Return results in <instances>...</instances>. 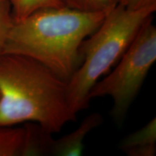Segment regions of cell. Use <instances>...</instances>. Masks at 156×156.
<instances>
[{"label": "cell", "instance_id": "cell-4", "mask_svg": "<svg viewBox=\"0 0 156 156\" xmlns=\"http://www.w3.org/2000/svg\"><path fill=\"white\" fill-rule=\"evenodd\" d=\"M156 60V27L153 17L144 23L116 67L100 79L90 92V99L110 97V114L122 125Z\"/></svg>", "mask_w": 156, "mask_h": 156}, {"label": "cell", "instance_id": "cell-9", "mask_svg": "<svg viewBox=\"0 0 156 156\" xmlns=\"http://www.w3.org/2000/svg\"><path fill=\"white\" fill-rule=\"evenodd\" d=\"M62 7L87 12L110 11L114 6L113 0H57Z\"/></svg>", "mask_w": 156, "mask_h": 156}, {"label": "cell", "instance_id": "cell-12", "mask_svg": "<svg viewBox=\"0 0 156 156\" xmlns=\"http://www.w3.org/2000/svg\"><path fill=\"white\" fill-rule=\"evenodd\" d=\"M113 2L115 3V5H117V0H113Z\"/></svg>", "mask_w": 156, "mask_h": 156}, {"label": "cell", "instance_id": "cell-2", "mask_svg": "<svg viewBox=\"0 0 156 156\" xmlns=\"http://www.w3.org/2000/svg\"><path fill=\"white\" fill-rule=\"evenodd\" d=\"M107 12L64 7L40 9L14 21L3 53L34 58L67 82L82 63V44L100 26Z\"/></svg>", "mask_w": 156, "mask_h": 156}, {"label": "cell", "instance_id": "cell-6", "mask_svg": "<svg viewBox=\"0 0 156 156\" xmlns=\"http://www.w3.org/2000/svg\"><path fill=\"white\" fill-rule=\"evenodd\" d=\"M103 122V117L99 113L90 114L80 123L73 132L58 139L51 138L48 148V155L80 156L83 153L87 136L97 128Z\"/></svg>", "mask_w": 156, "mask_h": 156}, {"label": "cell", "instance_id": "cell-1", "mask_svg": "<svg viewBox=\"0 0 156 156\" xmlns=\"http://www.w3.org/2000/svg\"><path fill=\"white\" fill-rule=\"evenodd\" d=\"M67 82L27 56L0 55V126L36 123L51 134L76 120Z\"/></svg>", "mask_w": 156, "mask_h": 156}, {"label": "cell", "instance_id": "cell-10", "mask_svg": "<svg viewBox=\"0 0 156 156\" xmlns=\"http://www.w3.org/2000/svg\"><path fill=\"white\" fill-rule=\"evenodd\" d=\"M14 21L10 0H0V55L5 50Z\"/></svg>", "mask_w": 156, "mask_h": 156}, {"label": "cell", "instance_id": "cell-8", "mask_svg": "<svg viewBox=\"0 0 156 156\" xmlns=\"http://www.w3.org/2000/svg\"><path fill=\"white\" fill-rule=\"evenodd\" d=\"M15 20H19L40 9L62 7L57 0H10Z\"/></svg>", "mask_w": 156, "mask_h": 156}, {"label": "cell", "instance_id": "cell-5", "mask_svg": "<svg viewBox=\"0 0 156 156\" xmlns=\"http://www.w3.org/2000/svg\"><path fill=\"white\" fill-rule=\"evenodd\" d=\"M42 144L43 129L36 123L0 126V156L41 155Z\"/></svg>", "mask_w": 156, "mask_h": 156}, {"label": "cell", "instance_id": "cell-7", "mask_svg": "<svg viewBox=\"0 0 156 156\" xmlns=\"http://www.w3.org/2000/svg\"><path fill=\"white\" fill-rule=\"evenodd\" d=\"M119 148L129 156H155L156 119H152L141 129L124 138Z\"/></svg>", "mask_w": 156, "mask_h": 156}, {"label": "cell", "instance_id": "cell-3", "mask_svg": "<svg viewBox=\"0 0 156 156\" xmlns=\"http://www.w3.org/2000/svg\"><path fill=\"white\" fill-rule=\"evenodd\" d=\"M155 10L156 7L132 10L116 5L83 42L82 63L67 82L68 104L74 114L87 108L92 87L118 62Z\"/></svg>", "mask_w": 156, "mask_h": 156}, {"label": "cell", "instance_id": "cell-11", "mask_svg": "<svg viewBox=\"0 0 156 156\" xmlns=\"http://www.w3.org/2000/svg\"><path fill=\"white\" fill-rule=\"evenodd\" d=\"M117 5H120L132 10L156 7V0H117Z\"/></svg>", "mask_w": 156, "mask_h": 156}]
</instances>
